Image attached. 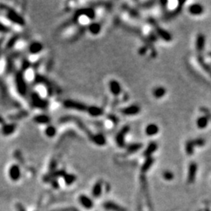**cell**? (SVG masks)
I'll return each instance as SVG.
<instances>
[{
    "instance_id": "1",
    "label": "cell",
    "mask_w": 211,
    "mask_h": 211,
    "mask_svg": "<svg viewBox=\"0 0 211 211\" xmlns=\"http://www.w3.org/2000/svg\"><path fill=\"white\" fill-rule=\"evenodd\" d=\"M6 10H7V19H8L9 21L14 23V24H18V25L20 26L24 25V20H23V18L21 17L16 12H15L14 10H12V9L8 8V7L6 8Z\"/></svg>"
},
{
    "instance_id": "2",
    "label": "cell",
    "mask_w": 211,
    "mask_h": 211,
    "mask_svg": "<svg viewBox=\"0 0 211 211\" xmlns=\"http://www.w3.org/2000/svg\"><path fill=\"white\" fill-rule=\"evenodd\" d=\"M16 87H17L18 91H20L21 95L24 96L27 92V86H26L25 79H24V75L22 73H18L16 77Z\"/></svg>"
},
{
    "instance_id": "3",
    "label": "cell",
    "mask_w": 211,
    "mask_h": 211,
    "mask_svg": "<svg viewBox=\"0 0 211 211\" xmlns=\"http://www.w3.org/2000/svg\"><path fill=\"white\" fill-rule=\"evenodd\" d=\"M64 106H65V107L67 108H70V109H74V110H80V111H84L88 110L87 106L84 104L80 103V102H74V101H70L67 100L64 102Z\"/></svg>"
},
{
    "instance_id": "4",
    "label": "cell",
    "mask_w": 211,
    "mask_h": 211,
    "mask_svg": "<svg viewBox=\"0 0 211 211\" xmlns=\"http://www.w3.org/2000/svg\"><path fill=\"white\" fill-rule=\"evenodd\" d=\"M197 168H198V166H197V164L195 162H192L189 164V174H188V181H189V183H193L194 181H195Z\"/></svg>"
},
{
    "instance_id": "5",
    "label": "cell",
    "mask_w": 211,
    "mask_h": 211,
    "mask_svg": "<svg viewBox=\"0 0 211 211\" xmlns=\"http://www.w3.org/2000/svg\"><path fill=\"white\" fill-rule=\"evenodd\" d=\"M204 11V8L203 6L199 3H193L189 7V12L190 14L194 16H199L201 15Z\"/></svg>"
},
{
    "instance_id": "6",
    "label": "cell",
    "mask_w": 211,
    "mask_h": 211,
    "mask_svg": "<svg viewBox=\"0 0 211 211\" xmlns=\"http://www.w3.org/2000/svg\"><path fill=\"white\" fill-rule=\"evenodd\" d=\"M9 174L13 181H17L21 178V170H20L19 166L16 164L11 166L9 171Z\"/></svg>"
},
{
    "instance_id": "7",
    "label": "cell",
    "mask_w": 211,
    "mask_h": 211,
    "mask_svg": "<svg viewBox=\"0 0 211 211\" xmlns=\"http://www.w3.org/2000/svg\"><path fill=\"white\" fill-rule=\"evenodd\" d=\"M103 206L105 209H108V210L112 211H127L125 208L122 207V206H119L117 203H114V202H106L103 204Z\"/></svg>"
},
{
    "instance_id": "8",
    "label": "cell",
    "mask_w": 211,
    "mask_h": 211,
    "mask_svg": "<svg viewBox=\"0 0 211 211\" xmlns=\"http://www.w3.org/2000/svg\"><path fill=\"white\" fill-rule=\"evenodd\" d=\"M205 43H206V38L203 34H199L196 38V42H195V46L198 52H203L205 48Z\"/></svg>"
},
{
    "instance_id": "9",
    "label": "cell",
    "mask_w": 211,
    "mask_h": 211,
    "mask_svg": "<svg viewBox=\"0 0 211 211\" xmlns=\"http://www.w3.org/2000/svg\"><path fill=\"white\" fill-rule=\"evenodd\" d=\"M139 111H140V107L135 105L131 106H128V107L122 110V113L124 114H125V115L128 116L135 115V114H138Z\"/></svg>"
},
{
    "instance_id": "10",
    "label": "cell",
    "mask_w": 211,
    "mask_h": 211,
    "mask_svg": "<svg viewBox=\"0 0 211 211\" xmlns=\"http://www.w3.org/2000/svg\"><path fill=\"white\" fill-rule=\"evenodd\" d=\"M128 130H129V128L125 127V128H124L123 129L120 131V132L117 134V144H118V146H120V147H124V136L125 134H126V133L128 131Z\"/></svg>"
},
{
    "instance_id": "11",
    "label": "cell",
    "mask_w": 211,
    "mask_h": 211,
    "mask_svg": "<svg viewBox=\"0 0 211 211\" xmlns=\"http://www.w3.org/2000/svg\"><path fill=\"white\" fill-rule=\"evenodd\" d=\"M110 91L114 96H118L120 92H121V88L120 85L117 81H111L110 82Z\"/></svg>"
},
{
    "instance_id": "12",
    "label": "cell",
    "mask_w": 211,
    "mask_h": 211,
    "mask_svg": "<svg viewBox=\"0 0 211 211\" xmlns=\"http://www.w3.org/2000/svg\"><path fill=\"white\" fill-rule=\"evenodd\" d=\"M79 201H80L81 204L86 209H91L93 206V203L88 196L86 195H82L79 197Z\"/></svg>"
},
{
    "instance_id": "13",
    "label": "cell",
    "mask_w": 211,
    "mask_h": 211,
    "mask_svg": "<svg viewBox=\"0 0 211 211\" xmlns=\"http://www.w3.org/2000/svg\"><path fill=\"white\" fill-rule=\"evenodd\" d=\"M145 132L149 136L155 135V134H157L159 132V127L157 124H150L146 126Z\"/></svg>"
},
{
    "instance_id": "14",
    "label": "cell",
    "mask_w": 211,
    "mask_h": 211,
    "mask_svg": "<svg viewBox=\"0 0 211 211\" xmlns=\"http://www.w3.org/2000/svg\"><path fill=\"white\" fill-rule=\"evenodd\" d=\"M42 49V44L39 43V42H33V43L30 44V45L29 46V52H30L31 54L36 55L39 53H40Z\"/></svg>"
},
{
    "instance_id": "15",
    "label": "cell",
    "mask_w": 211,
    "mask_h": 211,
    "mask_svg": "<svg viewBox=\"0 0 211 211\" xmlns=\"http://www.w3.org/2000/svg\"><path fill=\"white\" fill-rule=\"evenodd\" d=\"M32 101H33L35 106H36L37 107L43 108L45 107V104H46L45 100H42V98L41 96L36 94H33V96H32Z\"/></svg>"
},
{
    "instance_id": "16",
    "label": "cell",
    "mask_w": 211,
    "mask_h": 211,
    "mask_svg": "<svg viewBox=\"0 0 211 211\" xmlns=\"http://www.w3.org/2000/svg\"><path fill=\"white\" fill-rule=\"evenodd\" d=\"M208 122H209V119L205 116H202L199 117L196 120V124L199 129H203L206 128L208 125Z\"/></svg>"
},
{
    "instance_id": "17",
    "label": "cell",
    "mask_w": 211,
    "mask_h": 211,
    "mask_svg": "<svg viewBox=\"0 0 211 211\" xmlns=\"http://www.w3.org/2000/svg\"><path fill=\"white\" fill-rule=\"evenodd\" d=\"M90 17L86 14V13H82L77 17V22L81 25H88L90 23Z\"/></svg>"
},
{
    "instance_id": "18",
    "label": "cell",
    "mask_w": 211,
    "mask_h": 211,
    "mask_svg": "<svg viewBox=\"0 0 211 211\" xmlns=\"http://www.w3.org/2000/svg\"><path fill=\"white\" fill-rule=\"evenodd\" d=\"M198 60H199V63L200 66L202 67V68H203L208 74H209V76L211 77V67L210 66L205 62L204 59H203L202 56H199Z\"/></svg>"
},
{
    "instance_id": "19",
    "label": "cell",
    "mask_w": 211,
    "mask_h": 211,
    "mask_svg": "<svg viewBox=\"0 0 211 211\" xmlns=\"http://www.w3.org/2000/svg\"><path fill=\"white\" fill-rule=\"evenodd\" d=\"M157 145L156 143H151L149 145V146L147 147L146 150L144 152V156L145 157H150V156L157 150Z\"/></svg>"
},
{
    "instance_id": "20",
    "label": "cell",
    "mask_w": 211,
    "mask_h": 211,
    "mask_svg": "<svg viewBox=\"0 0 211 211\" xmlns=\"http://www.w3.org/2000/svg\"><path fill=\"white\" fill-rule=\"evenodd\" d=\"M88 112L90 115L93 116V117H98V116H100L102 114V109L99 107H96V106H90L88 108Z\"/></svg>"
},
{
    "instance_id": "21",
    "label": "cell",
    "mask_w": 211,
    "mask_h": 211,
    "mask_svg": "<svg viewBox=\"0 0 211 211\" xmlns=\"http://www.w3.org/2000/svg\"><path fill=\"white\" fill-rule=\"evenodd\" d=\"M88 30H89L90 33H91L92 35H98L101 30V26L98 23H93V24H89Z\"/></svg>"
},
{
    "instance_id": "22",
    "label": "cell",
    "mask_w": 211,
    "mask_h": 211,
    "mask_svg": "<svg viewBox=\"0 0 211 211\" xmlns=\"http://www.w3.org/2000/svg\"><path fill=\"white\" fill-rule=\"evenodd\" d=\"M101 193H102V183L100 181L96 183L94 185L92 189V195L93 196L97 198V197L100 196Z\"/></svg>"
},
{
    "instance_id": "23",
    "label": "cell",
    "mask_w": 211,
    "mask_h": 211,
    "mask_svg": "<svg viewBox=\"0 0 211 211\" xmlns=\"http://www.w3.org/2000/svg\"><path fill=\"white\" fill-rule=\"evenodd\" d=\"M34 120L39 124H48L49 123L50 118L46 115H39L34 118Z\"/></svg>"
},
{
    "instance_id": "24",
    "label": "cell",
    "mask_w": 211,
    "mask_h": 211,
    "mask_svg": "<svg viewBox=\"0 0 211 211\" xmlns=\"http://www.w3.org/2000/svg\"><path fill=\"white\" fill-rule=\"evenodd\" d=\"M166 93V89L163 87H157V88L153 90V96H155L157 99H160L162 98Z\"/></svg>"
},
{
    "instance_id": "25",
    "label": "cell",
    "mask_w": 211,
    "mask_h": 211,
    "mask_svg": "<svg viewBox=\"0 0 211 211\" xmlns=\"http://www.w3.org/2000/svg\"><path fill=\"white\" fill-rule=\"evenodd\" d=\"M15 128L16 126L14 124H6L2 128V133L6 135H9L15 131Z\"/></svg>"
},
{
    "instance_id": "26",
    "label": "cell",
    "mask_w": 211,
    "mask_h": 211,
    "mask_svg": "<svg viewBox=\"0 0 211 211\" xmlns=\"http://www.w3.org/2000/svg\"><path fill=\"white\" fill-rule=\"evenodd\" d=\"M153 162H154V160L152 158V157H148L147 160H146L144 164H143V166H142V171H143V173L146 172V171H147L151 167V166L152 165Z\"/></svg>"
},
{
    "instance_id": "27",
    "label": "cell",
    "mask_w": 211,
    "mask_h": 211,
    "mask_svg": "<svg viewBox=\"0 0 211 211\" xmlns=\"http://www.w3.org/2000/svg\"><path fill=\"white\" fill-rule=\"evenodd\" d=\"M194 147H195V145L193 143V140L188 141L185 145V150L188 155H192L193 154Z\"/></svg>"
},
{
    "instance_id": "28",
    "label": "cell",
    "mask_w": 211,
    "mask_h": 211,
    "mask_svg": "<svg viewBox=\"0 0 211 211\" xmlns=\"http://www.w3.org/2000/svg\"><path fill=\"white\" fill-rule=\"evenodd\" d=\"M166 3L167 4V8L170 10H172V11L178 10V7H181V6H179L181 2H177V1H170V2H166Z\"/></svg>"
},
{
    "instance_id": "29",
    "label": "cell",
    "mask_w": 211,
    "mask_h": 211,
    "mask_svg": "<svg viewBox=\"0 0 211 211\" xmlns=\"http://www.w3.org/2000/svg\"><path fill=\"white\" fill-rule=\"evenodd\" d=\"M63 177H64V181H65V183L67 185H68L73 184V183H74L76 180V177L74 175V174H65Z\"/></svg>"
},
{
    "instance_id": "30",
    "label": "cell",
    "mask_w": 211,
    "mask_h": 211,
    "mask_svg": "<svg viewBox=\"0 0 211 211\" xmlns=\"http://www.w3.org/2000/svg\"><path fill=\"white\" fill-rule=\"evenodd\" d=\"M93 141H94L96 144L99 145V146H102V145L105 144L106 143L105 138H104V136L101 135V134H98V135L95 136V137L93 138Z\"/></svg>"
},
{
    "instance_id": "31",
    "label": "cell",
    "mask_w": 211,
    "mask_h": 211,
    "mask_svg": "<svg viewBox=\"0 0 211 211\" xmlns=\"http://www.w3.org/2000/svg\"><path fill=\"white\" fill-rule=\"evenodd\" d=\"M56 128L53 126H49L47 127V128L45 129V134H46L48 137H53V136L56 134Z\"/></svg>"
},
{
    "instance_id": "32",
    "label": "cell",
    "mask_w": 211,
    "mask_h": 211,
    "mask_svg": "<svg viewBox=\"0 0 211 211\" xmlns=\"http://www.w3.org/2000/svg\"><path fill=\"white\" fill-rule=\"evenodd\" d=\"M142 146H143V145H141V144L131 145V146H130L129 147H128V152H130V153H133V152H137L138 150H139V149L142 148Z\"/></svg>"
},
{
    "instance_id": "33",
    "label": "cell",
    "mask_w": 211,
    "mask_h": 211,
    "mask_svg": "<svg viewBox=\"0 0 211 211\" xmlns=\"http://www.w3.org/2000/svg\"><path fill=\"white\" fill-rule=\"evenodd\" d=\"M193 143L194 145H195V146L201 147V146H204L205 143H206V141H205V139L202 138H199L193 140Z\"/></svg>"
},
{
    "instance_id": "34",
    "label": "cell",
    "mask_w": 211,
    "mask_h": 211,
    "mask_svg": "<svg viewBox=\"0 0 211 211\" xmlns=\"http://www.w3.org/2000/svg\"><path fill=\"white\" fill-rule=\"evenodd\" d=\"M163 177L166 181H171V180L174 178V174L171 172V171H165L163 174Z\"/></svg>"
},
{
    "instance_id": "35",
    "label": "cell",
    "mask_w": 211,
    "mask_h": 211,
    "mask_svg": "<svg viewBox=\"0 0 211 211\" xmlns=\"http://www.w3.org/2000/svg\"><path fill=\"white\" fill-rule=\"evenodd\" d=\"M200 111H201L202 113H203L204 114L205 117H207L209 120H211V114H210V111H209V109H207V108L206 107H203V106H202L201 108H200Z\"/></svg>"
},
{
    "instance_id": "36",
    "label": "cell",
    "mask_w": 211,
    "mask_h": 211,
    "mask_svg": "<svg viewBox=\"0 0 211 211\" xmlns=\"http://www.w3.org/2000/svg\"><path fill=\"white\" fill-rule=\"evenodd\" d=\"M114 122L110 119H108V120H106L105 121V126L107 128H112L114 127Z\"/></svg>"
},
{
    "instance_id": "37",
    "label": "cell",
    "mask_w": 211,
    "mask_h": 211,
    "mask_svg": "<svg viewBox=\"0 0 211 211\" xmlns=\"http://www.w3.org/2000/svg\"><path fill=\"white\" fill-rule=\"evenodd\" d=\"M16 209H17V211H26L25 208L24 207V206H23L22 204L18 203V204L16 205Z\"/></svg>"
},
{
    "instance_id": "38",
    "label": "cell",
    "mask_w": 211,
    "mask_h": 211,
    "mask_svg": "<svg viewBox=\"0 0 211 211\" xmlns=\"http://www.w3.org/2000/svg\"><path fill=\"white\" fill-rule=\"evenodd\" d=\"M7 30V28L5 27V26L2 25V24H0V31L2 32H6Z\"/></svg>"
},
{
    "instance_id": "39",
    "label": "cell",
    "mask_w": 211,
    "mask_h": 211,
    "mask_svg": "<svg viewBox=\"0 0 211 211\" xmlns=\"http://www.w3.org/2000/svg\"><path fill=\"white\" fill-rule=\"evenodd\" d=\"M53 187L55 188V189H57L58 188V186H59V185H58V182L56 181H54L53 182Z\"/></svg>"
},
{
    "instance_id": "40",
    "label": "cell",
    "mask_w": 211,
    "mask_h": 211,
    "mask_svg": "<svg viewBox=\"0 0 211 211\" xmlns=\"http://www.w3.org/2000/svg\"><path fill=\"white\" fill-rule=\"evenodd\" d=\"M208 55H209V56L211 57V53H208Z\"/></svg>"
},
{
    "instance_id": "41",
    "label": "cell",
    "mask_w": 211,
    "mask_h": 211,
    "mask_svg": "<svg viewBox=\"0 0 211 211\" xmlns=\"http://www.w3.org/2000/svg\"><path fill=\"white\" fill-rule=\"evenodd\" d=\"M206 211H210V210H209V209H206Z\"/></svg>"
}]
</instances>
